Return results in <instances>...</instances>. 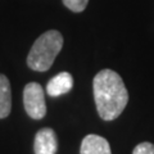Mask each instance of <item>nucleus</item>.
<instances>
[{"mask_svg": "<svg viewBox=\"0 0 154 154\" xmlns=\"http://www.w3.org/2000/svg\"><path fill=\"white\" fill-rule=\"evenodd\" d=\"M94 100L99 117L104 121L118 118L128 103V93L117 72L102 69L93 81Z\"/></svg>", "mask_w": 154, "mask_h": 154, "instance_id": "obj_1", "label": "nucleus"}, {"mask_svg": "<svg viewBox=\"0 0 154 154\" xmlns=\"http://www.w3.org/2000/svg\"><path fill=\"white\" fill-rule=\"evenodd\" d=\"M63 48V36L57 30H49L36 38L27 55V66L36 72H45L54 63Z\"/></svg>", "mask_w": 154, "mask_h": 154, "instance_id": "obj_2", "label": "nucleus"}, {"mask_svg": "<svg viewBox=\"0 0 154 154\" xmlns=\"http://www.w3.org/2000/svg\"><path fill=\"white\" fill-rule=\"evenodd\" d=\"M23 105L26 113L32 119H42L46 114L45 94L42 86L37 82H30L23 89Z\"/></svg>", "mask_w": 154, "mask_h": 154, "instance_id": "obj_3", "label": "nucleus"}, {"mask_svg": "<svg viewBox=\"0 0 154 154\" xmlns=\"http://www.w3.org/2000/svg\"><path fill=\"white\" fill-rule=\"evenodd\" d=\"M58 139L53 128L44 127L38 130L33 140V152L35 154H57Z\"/></svg>", "mask_w": 154, "mask_h": 154, "instance_id": "obj_4", "label": "nucleus"}, {"mask_svg": "<svg viewBox=\"0 0 154 154\" xmlns=\"http://www.w3.org/2000/svg\"><path fill=\"white\" fill-rule=\"evenodd\" d=\"M72 88H73V77L68 72H60L49 80L46 85V93L53 98H57L69 93Z\"/></svg>", "mask_w": 154, "mask_h": 154, "instance_id": "obj_5", "label": "nucleus"}, {"mask_svg": "<svg viewBox=\"0 0 154 154\" xmlns=\"http://www.w3.org/2000/svg\"><path fill=\"white\" fill-rule=\"evenodd\" d=\"M80 154H112L107 139L90 134L84 137L80 146Z\"/></svg>", "mask_w": 154, "mask_h": 154, "instance_id": "obj_6", "label": "nucleus"}, {"mask_svg": "<svg viewBox=\"0 0 154 154\" xmlns=\"http://www.w3.org/2000/svg\"><path fill=\"white\" fill-rule=\"evenodd\" d=\"M12 110L11 84L5 75L0 73V118H7Z\"/></svg>", "mask_w": 154, "mask_h": 154, "instance_id": "obj_7", "label": "nucleus"}, {"mask_svg": "<svg viewBox=\"0 0 154 154\" xmlns=\"http://www.w3.org/2000/svg\"><path fill=\"white\" fill-rule=\"evenodd\" d=\"M62 2H63V4L69 11L75 13H81L88 7L89 0H62Z\"/></svg>", "mask_w": 154, "mask_h": 154, "instance_id": "obj_8", "label": "nucleus"}, {"mask_svg": "<svg viewBox=\"0 0 154 154\" xmlns=\"http://www.w3.org/2000/svg\"><path fill=\"white\" fill-rule=\"evenodd\" d=\"M132 154H154V144L148 141L137 144L132 150Z\"/></svg>", "mask_w": 154, "mask_h": 154, "instance_id": "obj_9", "label": "nucleus"}]
</instances>
